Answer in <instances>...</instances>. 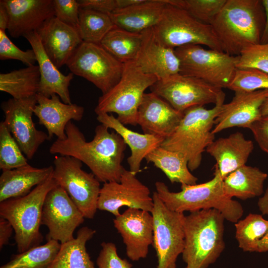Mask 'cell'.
Instances as JSON below:
<instances>
[{"instance_id": "cell-43", "label": "cell", "mask_w": 268, "mask_h": 268, "mask_svg": "<svg viewBox=\"0 0 268 268\" xmlns=\"http://www.w3.org/2000/svg\"><path fill=\"white\" fill-rule=\"evenodd\" d=\"M101 247L96 260L98 268H132L133 265L127 259L119 256L114 243L103 242Z\"/></svg>"}, {"instance_id": "cell-39", "label": "cell", "mask_w": 268, "mask_h": 268, "mask_svg": "<svg viewBox=\"0 0 268 268\" xmlns=\"http://www.w3.org/2000/svg\"><path fill=\"white\" fill-rule=\"evenodd\" d=\"M227 88L235 92L268 89V73L255 68H236Z\"/></svg>"}, {"instance_id": "cell-20", "label": "cell", "mask_w": 268, "mask_h": 268, "mask_svg": "<svg viewBox=\"0 0 268 268\" xmlns=\"http://www.w3.org/2000/svg\"><path fill=\"white\" fill-rule=\"evenodd\" d=\"M36 32L47 55L58 68L67 65L83 42L77 30L55 16L46 21Z\"/></svg>"}, {"instance_id": "cell-45", "label": "cell", "mask_w": 268, "mask_h": 268, "mask_svg": "<svg viewBox=\"0 0 268 268\" xmlns=\"http://www.w3.org/2000/svg\"><path fill=\"white\" fill-rule=\"evenodd\" d=\"M80 8L110 14L118 9L117 0H79Z\"/></svg>"}, {"instance_id": "cell-7", "label": "cell", "mask_w": 268, "mask_h": 268, "mask_svg": "<svg viewBox=\"0 0 268 268\" xmlns=\"http://www.w3.org/2000/svg\"><path fill=\"white\" fill-rule=\"evenodd\" d=\"M158 79L143 72L134 61L124 64L119 82L98 100L94 111L98 115L115 113L123 124L135 126L138 107L145 91Z\"/></svg>"}, {"instance_id": "cell-23", "label": "cell", "mask_w": 268, "mask_h": 268, "mask_svg": "<svg viewBox=\"0 0 268 268\" xmlns=\"http://www.w3.org/2000/svg\"><path fill=\"white\" fill-rule=\"evenodd\" d=\"M36 98L37 104L33 112L38 119L39 124L46 128L49 139L54 135L59 139L66 138L65 129L67 123L71 120L79 121L83 118V107L61 102L57 94L47 97L38 93Z\"/></svg>"}, {"instance_id": "cell-37", "label": "cell", "mask_w": 268, "mask_h": 268, "mask_svg": "<svg viewBox=\"0 0 268 268\" xmlns=\"http://www.w3.org/2000/svg\"><path fill=\"white\" fill-rule=\"evenodd\" d=\"M4 124L0 123V169L11 170L27 165V159Z\"/></svg>"}, {"instance_id": "cell-38", "label": "cell", "mask_w": 268, "mask_h": 268, "mask_svg": "<svg viewBox=\"0 0 268 268\" xmlns=\"http://www.w3.org/2000/svg\"><path fill=\"white\" fill-rule=\"evenodd\" d=\"M226 0H167V2L185 9L201 23L210 25Z\"/></svg>"}, {"instance_id": "cell-8", "label": "cell", "mask_w": 268, "mask_h": 268, "mask_svg": "<svg viewBox=\"0 0 268 268\" xmlns=\"http://www.w3.org/2000/svg\"><path fill=\"white\" fill-rule=\"evenodd\" d=\"M153 30L157 41L169 48L193 44L223 51L210 25L201 23L187 11L168 2Z\"/></svg>"}, {"instance_id": "cell-17", "label": "cell", "mask_w": 268, "mask_h": 268, "mask_svg": "<svg viewBox=\"0 0 268 268\" xmlns=\"http://www.w3.org/2000/svg\"><path fill=\"white\" fill-rule=\"evenodd\" d=\"M114 227L126 245V254L133 261L147 257L153 239V219L151 213L128 208L113 220Z\"/></svg>"}, {"instance_id": "cell-52", "label": "cell", "mask_w": 268, "mask_h": 268, "mask_svg": "<svg viewBox=\"0 0 268 268\" xmlns=\"http://www.w3.org/2000/svg\"><path fill=\"white\" fill-rule=\"evenodd\" d=\"M185 268H187V267Z\"/></svg>"}, {"instance_id": "cell-10", "label": "cell", "mask_w": 268, "mask_h": 268, "mask_svg": "<svg viewBox=\"0 0 268 268\" xmlns=\"http://www.w3.org/2000/svg\"><path fill=\"white\" fill-rule=\"evenodd\" d=\"M73 74L92 83L102 94L120 81L124 64L100 44L82 42L66 65Z\"/></svg>"}, {"instance_id": "cell-42", "label": "cell", "mask_w": 268, "mask_h": 268, "mask_svg": "<svg viewBox=\"0 0 268 268\" xmlns=\"http://www.w3.org/2000/svg\"><path fill=\"white\" fill-rule=\"evenodd\" d=\"M54 16L62 22L78 29L79 4L76 0H53Z\"/></svg>"}, {"instance_id": "cell-33", "label": "cell", "mask_w": 268, "mask_h": 268, "mask_svg": "<svg viewBox=\"0 0 268 268\" xmlns=\"http://www.w3.org/2000/svg\"><path fill=\"white\" fill-rule=\"evenodd\" d=\"M142 40L141 33L132 32L114 26L100 44L118 60L125 64L135 60Z\"/></svg>"}, {"instance_id": "cell-36", "label": "cell", "mask_w": 268, "mask_h": 268, "mask_svg": "<svg viewBox=\"0 0 268 268\" xmlns=\"http://www.w3.org/2000/svg\"><path fill=\"white\" fill-rule=\"evenodd\" d=\"M235 237L238 246L244 252H254L256 244L268 232V220L262 215L249 213L235 223Z\"/></svg>"}, {"instance_id": "cell-1", "label": "cell", "mask_w": 268, "mask_h": 268, "mask_svg": "<svg viewBox=\"0 0 268 268\" xmlns=\"http://www.w3.org/2000/svg\"><path fill=\"white\" fill-rule=\"evenodd\" d=\"M103 124L97 126L92 140L87 141L72 121L66 126L64 139L51 145L52 154L74 157L86 164L100 182H119L125 168L122 163L127 144L116 132Z\"/></svg>"}, {"instance_id": "cell-32", "label": "cell", "mask_w": 268, "mask_h": 268, "mask_svg": "<svg viewBox=\"0 0 268 268\" xmlns=\"http://www.w3.org/2000/svg\"><path fill=\"white\" fill-rule=\"evenodd\" d=\"M40 81L38 66H27L0 73V90L8 93L14 99H25L38 93Z\"/></svg>"}, {"instance_id": "cell-14", "label": "cell", "mask_w": 268, "mask_h": 268, "mask_svg": "<svg viewBox=\"0 0 268 268\" xmlns=\"http://www.w3.org/2000/svg\"><path fill=\"white\" fill-rule=\"evenodd\" d=\"M84 217L67 192L59 185L52 189L44 200L41 225L49 230L47 240L64 244L74 238L75 229L83 223Z\"/></svg>"}, {"instance_id": "cell-18", "label": "cell", "mask_w": 268, "mask_h": 268, "mask_svg": "<svg viewBox=\"0 0 268 268\" xmlns=\"http://www.w3.org/2000/svg\"><path fill=\"white\" fill-rule=\"evenodd\" d=\"M268 97V89L236 92L232 100L223 104L214 121L212 133L241 127L248 128L262 117L261 107Z\"/></svg>"}, {"instance_id": "cell-9", "label": "cell", "mask_w": 268, "mask_h": 268, "mask_svg": "<svg viewBox=\"0 0 268 268\" xmlns=\"http://www.w3.org/2000/svg\"><path fill=\"white\" fill-rule=\"evenodd\" d=\"M180 62V73L201 79L217 87L227 88L237 68V56L206 49L199 45L175 49Z\"/></svg>"}, {"instance_id": "cell-21", "label": "cell", "mask_w": 268, "mask_h": 268, "mask_svg": "<svg viewBox=\"0 0 268 268\" xmlns=\"http://www.w3.org/2000/svg\"><path fill=\"white\" fill-rule=\"evenodd\" d=\"M9 15L7 30L13 38L36 31L54 16L53 0H1Z\"/></svg>"}, {"instance_id": "cell-11", "label": "cell", "mask_w": 268, "mask_h": 268, "mask_svg": "<svg viewBox=\"0 0 268 268\" xmlns=\"http://www.w3.org/2000/svg\"><path fill=\"white\" fill-rule=\"evenodd\" d=\"M52 177L67 193L84 218H94L97 209L100 182L82 169V162L68 156L57 155L54 160Z\"/></svg>"}, {"instance_id": "cell-13", "label": "cell", "mask_w": 268, "mask_h": 268, "mask_svg": "<svg viewBox=\"0 0 268 268\" xmlns=\"http://www.w3.org/2000/svg\"><path fill=\"white\" fill-rule=\"evenodd\" d=\"M150 89L151 92L182 113L193 107L215 105L224 100L225 96L221 88L201 79L180 73L158 80Z\"/></svg>"}, {"instance_id": "cell-22", "label": "cell", "mask_w": 268, "mask_h": 268, "mask_svg": "<svg viewBox=\"0 0 268 268\" xmlns=\"http://www.w3.org/2000/svg\"><path fill=\"white\" fill-rule=\"evenodd\" d=\"M141 33V45L134 61L141 70L155 75L158 80L180 73V62L175 49L160 44L155 37L153 27Z\"/></svg>"}, {"instance_id": "cell-40", "label": "cell", "mask_w": 268, "mask_h": 268, "mask_svg": "<svg viewBox=\"0 0 268 268\" xmlns=\"http://www.w3.org/2000/svg\"><path fill=\"white\" fill-rule=\"evenodd\" d=\"M237 68H255L268 73V43L251 46L237 56Z\"/></svg>"}, {"instance_id": "cell-51", "label": "cell", "mask_w": 268, "mask_h": 268, "mask_svg": "<svg viewBox=\"0 0 268 268\" xmlns=\"http://www.w3.org/2000/svg\"><path fill=\"white\" fill-rule=\"evenodd\" d=\"M260 111L262 116L268 115V97L262 104Z\"/></svg>"}, {"instance_id": "cell-35", "label": "cell", "mask_w": 268, "mask_h": 268, "mask_svg": "<svg viewBox=\"0 0 268 268\" xmlns=\"http://www.w3.org/2000/svg\"><path fill=\"white\" fill-rule=\"evenodd\" d=\"M114 26L109 14L79 9L78 31L83 42L100 44Z\"/></svg>"}, {"instance_id": "cell-29", "label": "cell", "mask_w": 268, "mask_h": 268, "mask_svg": "<svg viewBox=\"0 0 268 268\" xmlns=\"http://www.w3.org/2000/svg\"><path fill=\"white\" fill-rule=\"evenodd\" d=\"M268 174L256 167L246 165L230 173L223 179L226 195L245 200L262 195Z\"/></svg>"}, {"instance_id": "cell-2", "label": "cell", "mask_w": 268, "mask_h": 268, "mask_svg": "<svg viewBox=\"0 0 268 268\" xmlns=\"http://www.w3.org/2000/svg\"><path fill=\"white\" fill-rule=\"evenodd\" d=\"M265 22L262 0H227L210 25L222 51L238 56L261 43Z\"/></svg>"}, {"instance_id": "cell-28", "label": "cell", "mask_w": 268, "mask_h": 268, "mask_svg": "<svg viewBox=\"0 0 268 268\" xmlns=\"http://www.w3.org/2000/svg\"><path fill=\"white\" fill-rule=\"evenodd\" d=\"M167 0H143L109 14L115 26L134 33L153 27L159 21Z\"/></svg>"}, {"instance_id": "cell-3", "label": "cell", "mask_w": 268, "mask_h": 268, "mask_svg": "<svg viewBox=\"0 0 268 268\" xmlns=\"http://www.w3.org/2000/svg\"><path fill=\"white\" fill-rule=\"evenodd\" d=\"M155 186L160 199L174 211L184 213L215 209L222 213L225 219L233 223L237 222L243 214L242 205L226 195L223 179L215 165L214 176L210 180L194 185H181L180 192L170 191L167 185L160 181H157Z\"/></svg>"}, {"instance_id": "cell-41", "label": "cell", "mask_w": 268, "mask_h": 268, "mask_svg": "<svg viewBox=\"0 0 268 268\" xmlns=\"http://www.w3.org/2000/svg\"><path fill=\"white\" fill-rule=\"evenodd\" d=\"M0 59H13L20 61L27 66L35 65L37 62L34 50L23 51L14 45L9 39L5 31L0 30Z\"/></svg>"}, {"instance_id": "cell-49", "label": "cell", "mask_w": 268, "mask_h": 268, "mask_svg": "<svg viewBox=\"0 0 268 268\" xmlns=\"http://www.w3.org/2000/svg\"><path fill=\"white\" fill-rule=\"evenodd\" d=\"M258 206L262 214L268 215V185L263 196L259 199Z\"/></svg>"}, {"instance_id": "cell-47", "label": "cell", "mask_w": 268, "mask_h": 268, "mask_svg": "<svg viewBox=\"0 0 268 268\" xmlns=\"http://www.w3.org/2000/svg\"><path fill=\"white\" fill-rule=\"evenodd\" d=\"M9 23V15L7 9L0 0V30L5 31L7 29Z\"/></svg>"}, {"instance_id": "cell-30", "label": "cell", "mask_w": 268, "mask_h": 268, "mask_svg": "<svg viewBox=\"0 0 268 268\" xmlns=\"http://www.w3.org/2000/svg\"><path fill=\"white\" fill-rule=\"evenodd\" d=\"M95 233V230L87 226L80 228L75 238L61 244L48 268H95L86 248L87 242Z\"/></svg>"}, {"instance_id": "cell-27", "label": "cell", "mask_w": 268, "mask_h": 268, "mask_svg": "<svg viewBox=\"0 0 268 268\" xmlns=\"http://www.w3.org/2000/svg\"><path fill=\"white\" fill-rule=\"evenodd\" d=\"M53 170V166L36 168L27 164L13 169L2 171L0 176V202L27 195L33 187L51 177Z\"/></svg>"}, {"instance_id": "cell-6", "label": "cell", "mask_w": 268, "mask_h": 268, "mask_svg": "<svg viewBox=\"0 0 268 268\" xmlns=\"http://www.w3.org/2000/svg\"><path fill=\"white\" fill-rule=\"evenodd\" d=\"M57 185L52 175L27 195L0 202V216L12 226L18 253L40 245L43 241L40 226L44 200L48 193Z\"/></svg>"}, {"instance_id": "cell-44", "label": "cell", "mask_w": 268, "mask_h": 268, "mask_svg": "<svg viewBox=\"0 0 268 268\" xmlns=\"http://www.w3.org/2000/svg\"><path fill=\"white\" fill-rule=\"evenodd\" d=\"M249 129L261 149L268 154V115L262 116Z\"/></svg>"}, {"instance_id": "cell-4", "label": "cell", "mask_w": 268, "mask_h": 268, "mask_svg": "<svg viewBox=\"0 0 268 268\" xmlns=\"http://www.w3.org/2000/svg\"><path fill=\"white\" fill-rule=\"evenodd\" d=\"M225 218L215 209H202L185 216L182 258L187 268H207L225 248Z\"/></svg>"}, {"instance_id": "cell-34", "label": "cell", "mask_w": 268, "mask_h": 268, "mask_svg": "<svg viewBox=\"0 0 268 268\" xmlns=\"http://www.w3.org/2000/svg\"><path fill=\"white\" fill-rule=\"evenodd\" d=\"M61 244L54 240H48L44 245L13 255L0 268H48L59 252Z\"/></svg>"}, {"instance_id": "cell-25", "label": "cell", "mask_w": 268, "mask_h": 268, "mask_svg": "<svg viewBox=\"0 0 268 268\" xmlns=\"http://www.w3.org/2000/svg\"><path fill=\"white\" fill-rule=\"evenodd\" d=\"M24 37L34 50L38 64L40 73L38 93L47 97L57 94L64 103L72 104L68 87L74 74L70 72L65 75L60 72L47 55L36 31Z\"/></svg>"}, {"instance_id": "cell-5", "label": "cell", "mask_w": 268, "mask_h": 268, "mask_svg": "<svg viewBox=\"0 0 268 268\" xmlns=\"http://www.w3.org/2000/svg\"><path fill=\"white\" fill-rule=\"evenodd\" d=\"M224 101H219L211 109L196 106L185 110L179 125L160 146L181 153L187 159L190 170H196L201 164L203 153L214 140V121Z\"/></svg>"}, {"instance_id": "cell-46", "label": "cell", "mask_w": 268, "mask_h": 268, "mask_svg": "<svg viewBox=\"0 0 268 268\" xmlns=\"http://www.w3.org/2000/svg\"><path fill=\"white\" fill-rule=\"evenodd\" d=\"M14 231L10 223L6 219L0 217V249L9 243L12 232Z\"/></svg>"}, {"instance_id": "cell-12", "label": "cell", "mask_w": 268, "mask_h": 268, "mask_svg": "<svg viewBox=\"0 0 268 268\" xmlns=\"http://www.w3.org/2000/svg\"><path fill=\"white\" fill-rule=\"evenodd\" d=\"M153 207L150 212L153 219L152 245L157 257V268H177L178 257L185 245L184 213L169 209L154 192Z\"/></svg>"}, {"instance_id": "cell-16", "label": "cell", "mask_w": 268, "mask_h": 268, "mask_svg": "<svg viewBox=\"0 0 268 268\" xmlns=\"http://www.w3.org/2000/svg\"><path fill=\"white\" fill-rule=\"evenodd\" d=\"M123 206L137 208L151 212L153 207L152 197L147 186L136 177V174L125 169L119 182H106L101 188L97 209L120 214Z\"/></svg>"}, {"instance_id": "cell-26", "label": "cell", "mask_w": 268, "mask_h": 268, "mask_svg": "<svg viewBox=\"0 0 268 268\" xmlns=\"http://www.w3.org/2000/svg\"><path fill=\"white\" fill-rule=\"evenodd\" d=\"M97 120L108 128L114 130L130 147L131 154L128 158L127 162L129 170L135 174L140 171L143 159L152 151L160 146L164 139L158 136L133 131L112 114L103 113L98 115Z\"/></svg>"}, {"instance_id": "cell-24", "label": "cell", "mask_w": 268, "mask_h": 268, "mask_svg": "<svg viewBox=\"0 0 268 268\" xmlns=\"http://www.w3.org/2000/svg\"><path fill=\"white\" fill-rule=\"evenodd\" d=\"M254 148L251 140L239 132L214 140L206 151L215 160V166L224 179L230 173L246 165Z\"/></svg>"}, {"instance_id": "cell-31", "label": "cell", "mask_w": 268, "mask_h": 268, "mask_svg": "<svg viewBox=\"0 0 268 268\" xmlns=\"http://www.w3.org/2000/svg\"><path fill=\"white\" fill-rule=\"evenodd\" d=\"M145 159L147 162L152 163L162 170L172 183L197 184L198 178L191 173L187 159L180 152L159 146L149 153Z\"/></svg>"}, {"instance_id": "cell-50", "label": "cell", "mask_w": 268, "mask_h": 268, "mask_svg": "<svg viewBox=\"0 0 268 268\" xmlns=\"http://www.w3.org/2000/svg\"><path fill=\"white\" fill-rule=\"evenodd\" d=\"M268 251V232L255 246L254 252L263 253Z\"/></svg>"}, {"instance_id": "cell-19", "label": "cell", "mask_w": 268, "mask_h": 268, "mask_svg": "<svg viewBox=\"0 0 268 268\" xmlns=\"http://www.w3.org/2000/svg\"><path fill=\"white\" fill-rule=\"evenodd\" d=\"M183 113L153 92L145 93L138 107L137 125L144 134L166 138L176 129Z\"/></svg>"}, {"instance_id": "cell-48", "label": "cell", "mask_w": 268, "mask_h": 268, "mask_svg": "<svg viewBox=\"0 0 268 268\" xmlns=\"http://www.w3.org/2000/svg\"><path fill=\"white\" fill-rule=\"evenodd\" d=\"M264 8L266 22L261 40V44L268 43V0H262Z\"/></svg>"}, {"instance_id": "cell-15", "label": "cell", "mask_w": 268, "mask_h": 268, "mask_svg": "<svg viewBox=\"0 0 268 268\" xmlns=\"http://www.w3.org/2000/svg\"><path fill=\"white\" fill-rule=\"evenodd\" d=\"M36 95L22 99L10 98L1 103L3 122L27 159L33 158L39 146L49 139L48 134L38 130L32 120Z\"/></svg>"}]
</instances>
